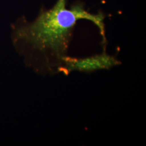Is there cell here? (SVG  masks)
Wrapping results in <instances>:
<instances>
[{
	"label": "cell",
	"instance_id": "1",
	"mask_svg": "<svg viewBox=\"0 0 146 146\" xmlns=\"http://www.w3.org/2000/svg\"><path fill=\"white\" fill-rule=\"evenodd\" d=\"M67 0H58L52 8L42 10L34 21L18 23L14 27L12 40L25 62L39 74L60 73L77 21L92 22L106 41L104 15L86 11L83 3L67 8Z\"/></svg>",
	"mask_w": 146,
	"mask_h": 146
},
{
	"label": "cell",
	"instance_id": "2",
	"mask_svg": "<svg viewBox=\"0 0 146 146\" xmlns=\"http://www.w3.org/2000/svg\"><path fill=\"white\" fill-rule=\"evenodd\" d=\"M120 64L121 62L116 58L106 52L87 58H70L68 56L63 60L60 73L68 75L73 72L92 73L110 69Z\"/></svg>",
	"mask_w": 146,
	"mask_h": 146
}]
</instances>
